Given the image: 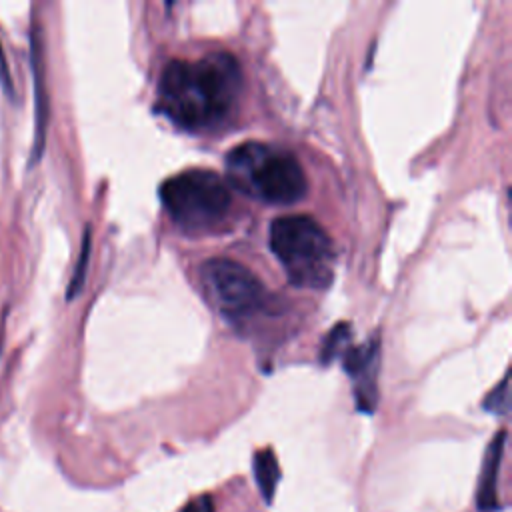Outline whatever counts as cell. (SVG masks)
I'll return each mask as SVG.
<instances>
[{"label":"cell","mask_w":512,"mask_h":512,"mask_svg":"<svg viewBox=\"0 0 512 512\" xmlns=\"http://www.w3.org/2000/svg\"><path fill=\"white\" fill-rule=\"evenodd\" d=\"M240 90L238 60L226 50H216L192 62H168L158 82V104L182 128L212 130L234 114Z\"/></svg>","instance_id":"cell-1"},{"label":"cell","mask_w":512,"mask_h":512,"mask_svg":"<svg viewBox=\"0 0 512 512\" xmlns=\"http://www.w3.org/2000/svg\"><path fill=\"white\" fill-rule=\"evenodd\" d=\"M226 174L246 196L274 206H288L304 198L306 174L298 158L282 146L244 142L226 154Z\"/></svg>","instance_id":"cell-2"},{"label":"cell","mask_w":512,"mask_h":512,"mask_svg":"<svg viewBox=\"0 0 512 512\" xmlns=\"http://www.w3.org/2000/svg\"><path fill=\"white\" fill-rule=\"evenodd\" d=\"M270 248L300 288L324 290L334 278V244L326 230L306 214H288L270 222Z\"/></svg>","instance_id":"cell-3"},{"label":"cell","mask_w":512,"mask_h":512,"mask_svg":"<svg viewBox=\"0 0 512 512\" xmlns=\"http://www.w3.org/2000/svg\"><path fill=\"white\" fill-rule=\"evenodd\" d=\"M160 198L170 218L188 232H206L220 224L232 208L228 182L212 170L192 168L166 178Z\"/></svg>","instance_id":"cell-4"},{"label":"cell","mask_w":512,"mask_h":512,"mask_svg":"<svg viewBox=\"0 0 512 512\" xmlns=\"http://www.w3.org/2000/svg\"><path fill=\"white\" fill-rule=\"evenodd\" d=\"M200 282L212 306L230 320L254 316L268 300L260 278L232 258H210L202 262Z\"/></svg>","instance_id":"cell-5"},{"label":"cell","mask_w":512,"mask_h":512,"mask_svg":"<svg viewBox=\"0 0 512 512\" xmlns=\"http://www.w3.org/2000/svg\"><path fill=\"white\" fill-rule=\"evenodd\" d=\"M378 358L380 348L378 340L346 348L344 352V370L354 378V398L358 410L372 414L378 404V388H376V374H378Z\"/></svg>","instance_id":"cell-6"},{"label":"cell","mask_w":512,"mask_h":512,"mask_svg":"<svg viewBox=\"0 0 512 512\" xmlns=\"http://www.w3.org/2000/svg\"><path fill=\"white\" fill-rule=\"evenodd\" d=\"M30 64L34 76V144L30 162H38L46 142L48 126V90H46V66H44V36L38 18H32L30 28Z\"/></svg>","instance_id":"cell-7"},{"label":"cell","mask_w":512,"mask_h":512,"mask_svg":"<svg viewBox=\"0 0 512 512\" xmlns=\"http://www.w3.org/2000/svg\"><path fill=\"white\" fill-rule=\"evenodd\" d=\"M504 442H506V432L502 430L492 438L486 450V458H484L482 474L478 482V494H476V504L480 512H494L500 508L496 480H498V470L504 454Z\"/></svg>","instance_id":"cell-8"},{"label":"cell","mask_w":512,"mask_h":512,"mask_svg":"<svg viewBox=\"0 0 512 512\" xmlns=\"http://www.w3.org/2000/svg\"><path fill=\"white\" fill-rule=\"evenodd\" d=\"M252 470H254V480L260 488L262 498L270 504L274 500V492H276V486L282 476L274 450L272 448L258 450L252 458Z\"/></svg>","instance_id":"cell-9"},{"label":"cell","mask_w":512,"mask_h":512,"mask_svg":"<svg viewBox=\"0 0 512 512\" xmlns=\"http://www.w3.org/2000/svg\"><path fill=\"white\" fill-rule=\"evenodd\" d=\"M90 228L86 226L84 230V236H82V248H80V254H78V260H76V266H74V272H72V278H70V284H68V294L66 298L72 300L84 286V278H86V268H88V258H90Z\"/></svg>","instance_id":"cell-10"},{"label":"cell","mask_w":512,"mask_h":512,"mask_svg":"<svg viewBox=\"0 0 512 512\" xmlns=\"http://www.w3.org/2000/svg\"><path fill=\"white\" fill-rule=\"evenodd\" d=\"M348 340H350V324H348V322L336 324V326L330 330V334L326 336L324 346H322V350H320L322 362L328 364L332 358H336V356L342 352V348H344V344H346Z\"/></svg>","instance_id":"cell-11"},{"label":"cell","mask_w":512,"mask_h":512,"mask_svg":"<svg viewBox=\"0 0 512 512\" xmlns=\"http://www.w3.org/2000/svg\"><path fill=\"white\" fill-rule=\"evenodd\" d=\"M484 408L496 416H502L508 412V376L486 396Z\"/></svg>","instance_id":"cell-12"},{"label":"cell","mask_w":512,"mask_h":512,"mask_svg":"<svg viewBox=\"0 0 512 512\" xmlns=\"http://www.w3.org/2000/svg\"><path fill=\"white\" fill-rule=\"evenodd\" d=\"M180 512H216V508H214L212 496L202 494V496H196L190 502H186Z\"/></svg>","instance_id":"cell-13"},{"label":"cell","mask_w":512,"mask_h":512,"mask_svg":"<svg viewBox=\"0 0 512 512\" xmlns=\"http://www.w3.org/2000/svg\"><path fill=\"white\" fill-rule=\"evenodd\" d=\"M0 84H2L4 92L8 94V98H14V82L10 76V68L6 64V56L2 52V44H0Z\"/></svg>","instance_id":"cell-14"}]
</instances>
